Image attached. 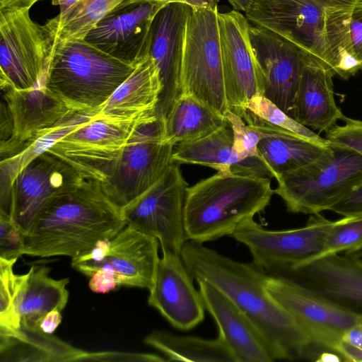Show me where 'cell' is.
<instances>
[{
    "label": "cell",
    "instance_id": "cell-38",
    "mask_svg": "<svg viewBox=\"0 0 362 362\" xmlns=\"http://www.w3.org/2000/svg\"><path fill=\"white\" fill-rule=\"evenodd\" d=\"M225 116L233 132V148L239 158H260L257 147L264 134L249 126L241 117L230 110L227 111Z\"/></svg>",
    "mask_w": 362,
    "mask_h": 362
},
{
    "label": "cell",
    "instance_id": "cell-9",
    "mask_svg": "<svg viewBox=\"0 0 362 362\" xmlns=\"http://www.w3.org/2000/svg\"><path fill=\"white\" fill-rule=\"evenodd\" d=\"M184 40L181 93L194 95L222 114L229 110L223 81L218 10L191 8Z\"/></svg>",
    "mask_w": 362,
    "mask_h": 362
},
{
    "label": "cell",
    "instance_id": "cell-25",
    "mask_svg": "<svg viewBox=\"0 0 362 362\" xmlns=\"http://www.w3.org/2000/svg\"><path fill=\"white\" fill-rule=\"evenodd\" d=\"M162 88L158 68L149 54L96 110L94 117L134 121L154 113Z\"/></svg>",
    "mask_w": 362,
    "mask_h": 362
},
{
    "label": "cell",
    "instance_id": "cell-29",
    "mask_svg": "<svg viewBox=\"0 0 362 362\" xmlns=\"http://www.w3.org/2000/svg\"><path fill=\"white\" fill-rule=\"evenodd\" d=\"M95 115V111L74 112L54 127L41 132L17 153L1 159V214L11 218V188L13 182L19 172L36 157L49 150L62 139L92 119Z\"/></svg>",
    "mask_w": 362,
    "mask_h": 362
},
{
    "label": "cell",
    "instance_id": "cell-41",
    "mask_svg": "<svg viewBox=\"0 0 362 362\" xmlns=\"http://www.w3.org/2000/svg\"><path fill=\"white\" fill-rule=\"evenodd\" d=\"M339 354L344 361L362 362V322L344 332L341 339Z\"/></svg>",
    "mask_w": 362,
    "mask_h": 362
},
{
    "label": "cell",
    "instance_id": "cell-28",
    "mask_svg": "<svg viewBox=\"0 0 362 362\" xmlns=\"http://www.w3.org/2000/svg\"><path fill=\"white\" fill-rule=\"evenodd\" d=\"M47 265H33L25 274H16V305L21 327L39 329L42 318L50 311H62L66 305L69 279H54L49 276Z\"/></svg>",
    "mask_w": 362,
    "mask_h": 362
},
{
    "label": "cell",
    "instance_id": "cell-20",
    "mask_svg": "<svg viewBox=\"0 0 362 362\" xmlns=\"http://www.w3.org/2000/svg\"><path fill=\"white\" fill-rule=\"evenodd\" d=\"M191 7L170 3L156 16L151 27L149 54L158 68L162 91L156 114L165 117L181 93L180 71L185 29Z\"/></svg>",
    "mask_w": 362,
    "mask_h": 362
},
{
    "label": "cell",
    "instance_id": "cell-49",
    "mask_svg": "<svg viewBox=\"0 0 362 362\" xmlns=\"http://www.w3.org/2000/svg\"><path fill=\"white\" fill-rule=\"evenodd\" d=\"M79 0H51L52 4L59 7V16H63Z\"/></svg>",
    "mask_w": 362,
    "mask_h": 362
},
{
    "label": "cell",
    "instance_id": "cell-26",
    "mask_svg": "<svg viewBox=\"0 0 362 362\" xmlns=\"http://www.w3.org/2000/svg\"><path fill=\"white\" fill-rule=\"evenodd\" d=\"M240 117L264 134L258 144V153L274 178L311 163L327 147L274 126L247 109Z\"/></svg>",
    "mask_w": 362,
    "mask_h": 362
},
{
    "label": "cell",
    "instance_id": "cell-46",
    "mask_svg": "<svg viewBox=\"0 0 362 362\" xmlns=\"http://www.w3.org/2000/svg\"><path fill=\"white\" fill-rule=\"evenodd\" d=\"M62 320L61 311L57 310H52L42 318L40 324V328L45 333L52 334L61 323Z\"/></svg>",
    "mask_w": 362,
    "mask_h": 362
},
{
    "label": "cell",
    "instance_id": "cell-44",
    "mask_svg": "<svg viewBox=\"0 0 362 362\" xmlns=\"http://www.w3.org/2000/svg\"><path fill=\"white\" fill-rule=\"evenodd\" d=\"M88 286L93 292L97 293H107L118 287L115 276L101 269L90 277Z\"/></svg>",
    "mask_w": 362,
    "mask_h": 362
},
{
    "label": "cell",
    "instance_id": "cell-4",
    "mask_svg": "<svg viewBox=\"0 0 362 362\" xmlns=\"http://www.w3.org/2000/svg\"><path fill=\"white\" fill-rule=\"evenodd\" d=\"M274 194L270 178L234 173H217L188 187L184 206L188 240L204 243L230 236L264 211Z\"/></svg>",
    "mask_w": 362,
    "mask_h": 362
},
{
    "label": "cell",
    "instance_id": "cell-43",
    "mask_svg": "<svg viewBox=\"0 0 362 362\" xmlns=\"http://www.w3.org/2000/svg\"><path fill=\"white\" fill-rule=\"evenodd\" d=\"M330 211L344 217L362 216V181Z\"/></svg>",
    "mask_w": 362,
    "mask_h": 362
},
{
    "label": "cell",
    "instance_id": "cell-12",
    "mask_svg": "<svg viewBox=\"0 0 362 362\" xmlns=\"http://www.w3.org/2000/svg\"><path fill=\"white\" fill-rule=\"evenodd\" d=\"M264 284L269 294L293 317L313 344L339 354L344 332L362 322L357 315L286 278L265 272Z\"/></svg>",
    "mask_w": 362,
    "mask_h": 362
},
{
    "label": "cell",
    "instance_id": "cell-39",
    "mask_svg": "<svg viewBox=\"0 0 362 362\" xmlns=\"http://www.w3.org/2000/svg\"><path fill=\"white\" fill-rule=\"evenodd\" d=\"M25 233L12 219L0 214V258L17 259L24 255Z\"/></svg>",
    "mask_w": 362,
    "mask_h": 362
},
{
    "label": "cell",
    "instance_id": "cell-42",
    "mask_svg": "<svg viewBox=\"0 0 362 362\" xmlns=\"http://www.w3.org/2000/svg\"><path fill=\"white\" fill-rule=\"evenodd\" d=\"M84 361H166L157 354L148 353H129L121 351L87 352Z\"/></svg>",
    "mask_w": 362,
    "mask_h": 362
},
{
    "label": "cell",
    "instance_id": "cell-36",
    "mask_svg": "<svg viewBox=\"0 0 362 362\" xmlns=\"http://www.w3.org/2000/svg\"><path fill=\"white\" fill-rule=\"evenodd\" d=\"M17 259L0 258V335L12 336L21 329L16 299V279L13 265Z\"/></svg>",
    "mask_w": 362,
    "mask_h": 362
},
{
    "label": "cell",
    "instance_id": "cell-10",
    "mask_svg": "<svg viewBox=\"0 0 362 362\" xmlns=\"http://www.w3.org/2000/svg\"><path fill=\"white\" fill-rule=\"evenodd\" d=\"M173 162L148 189L122 208L126 226L155 238L161 250L181 254L188 240L184 221L187 183Z\"/></svg>",
    "mask_w": 362,
    "mask_h": 362
},
{
    "label": "cell",
    "instance_id": "cell-31",
    "mask_svg": "<svg viewBox=\"0 0 362 362\" xmlns=\"http://www.w3.org/2000/svg\"><path fill=\"white\" fill-rule=\"evenodd\" d=\"M87 351L39 329L21 327L12 336L0 335V361H78Z\"/></svg>",
    "mask_w": 362,
    "mask_h": 362
},
{
    "label": "cell",
    "instance_id": "cell-22",
    "mask_svg": "<svg viewBox=\"0 0 362 362\" xmlns=\"http://www.w3.org/2000/svg\"><path fill=\"white\" fill-rule=\"evenodd\" d=\"M205 309L218 328V337L226 344L236 362L275 361L265 337L228 297L205 281H197Z\"/></svg>",
    "mask_w": 362,
    "mask_h": 362
},
{
    "label": "cell",
    "instance_id": "cell-17",
    "mask_svg": "<svg viewBox=\"0 0 362 362\" xmlns=\"http://www.w3.org/2000/svg\"><path fill=\"white\" fill-rule=\"evenodd\" d=\"M248 31L264 76L263 95L292 117L300 79L311 55L264 27L249 24Z\"/></svg>",
    "mask_w": 362,
    "mask_h": 362
},
{
    "label": "cell",
    "instance_id": "cell-14",
    "mask_svg": "<svg viewBox=\"0 0 362 362\" xmlns=\"http://www.w3.org/2000/svg\"><path fill=\"white\" fill-rule=\"evenodd\" d=\"M167 4L165 0H125L100 20L84 40L136 66L149 55L153 21Z\"/></svg>",
    "mask_w": 362,
    "mask_h": 362
},
{
    "label": "cell",
    "instance_id": "cell-19",
    "mask_svg": "<svg viewBox=\"0 0 362 362\" xmlns=\"http://www.w3.org/2000/svg\"><path fill=\"white\" fill-rule=\"evenodd\" d=\"M148 303L174 327L189 330L204 318L205 307L199 289L181 254L162 250Z\"/></svg>",
    "mask_w": 362,
    "mask_h": 362
},
{
    "label": "cell",
    "instance_id": "cell-48",
    "mask_svg": "<svg viewBox=\"0 0 362 362\" xmlns=\"http://www.w3.org/2000/svg\"><path fill=\"white\" fill-rule=\"evenodd\" d=\"M167 4L182 3L189 6L192 8H218V3L220 0H165Z\"/></svg>",
    "mask_w": 362,
    "mask_h": 362
},
{
    "label": "cell",
    "instance_id": "cell-27",
    "mask_svg": "<svg viewBox=\"0 0 362 362\" xmlns=\"http://www.w3.org/2000/svg\"><path fill=\"white\" fill-rule=\"evenodd\" d=\"M325 42L334 74L348 79L362 69V1L326 13Z\"/></svg>",
    "mask_w": 362,
    "mask_h": 362
},
{
    "label": "cell",
    "instance_id": "cell-35",
    "mask_svg": "<svg viewBox=\"0 0 362 362\" xmlns=\"http://www.w3.org/2000/svg\"><path fill=\"white\" fill-rule=\"evenodd\" d=\"M245 109L274 126L283 128L316 144L324 146H327L330 144L326 138H322L312 129L300 124L263 95L253 96Z\"/></svg>",
    "mask_w": 362,
    "mask_h": 362
},
{
    "label": "cell",
    "instance_id": "cell-11",
    "mask_svg": "<svg viewBox=\"0 0 362 362\" xmlns=\"http://www.w3.org/2000/svg\"><path fill=\"white\" fill-rule=\"evenodd\" d=\"M336 221L312 215L301 228L273 230L250 218L230 236L250 250L254 264L267 274L317 257Z\"/></svg>",
    "mask_w": 362,
    "mask_h": 362
},
{
    "label": "cell",
    "instance_id": "cell-47",
    "mask_svg": "<svg viewBox=\"0 0 362 362\" xmlns=\"http://www.w3.org/2000/svg\"><path fill=\"white\" fill-rule=\"evenodd\" d=\"M41 0H0V10H29Z\"/></svg>",
    "mask_w": 362,
    "mask_h": 362
},
{
    "label": "cell",
    "instance_id": "cell-34",
    "mask_svg": "<svg viewBox=\"0 0 362 362\" xmlns=\"http://www.w3.org/2000/svg\"><path fill=\"white\" fill-rule=\"evenodd\" d=\"M125 0H79L54 18L56 40H83L95 24Z\"/></svg>",
    "mask_w": 362,
    "mask_h": 362
},
{
    "label": "cell",
    "instance_id": "cell-32",
    "mask_svg": "<svg viewBox=\"0 0 362 362\" xmlns=\"http://www.w3.org/2000/svg\"><path fill=\"white\" fill-rule=\"evenodd\" d=\"M144 342L161 352L167 361L236 362L223 340L175 334L165 330H154Z\"/></svg>",
    "mask_w": 362,
    "mask_h": 362
},
{
    "label": "cell",
    "instance_id": "cell-50",
    "mask_svg": "<svg viewBox=\"0 0 362 362\" xmlns=\"http://www.w3.org/2000/svg\"><path fill=\"white\" fill-rule=\"evenodd\" d=\"M315 361L317 362H339L344 360L342 357L336 352L325 351L321 353Z\"/></svg>",
    "mask_w": 362,
    "mask_h": 362
},
{
    "label": "cell",
    "instance_id": "cell-2",
    "mask_svg": "<svg viewBox=\"0 0 362 362\" xmlns=\"http://www.w3.org/2000/svg\"><path fill=\"white\" fill-rule=\"evenodd\" d=\"M126 226L122 208L93 181L52 198L25 235L24 255L71 259L89 253L100 240L112 239Z\"/></svg>",
    "mask_w": 362,
    "mask_h": 362
},
{
    "label": "cell",
    "instance_id": "cell-13",
    "mask_svg": "<svg viewBox=\"0 0 362 362\" xmlns=\"http://www.w3.org/2000/svg\"><path fill=\"white\" fill-rule=\"evenodd\" d=\"M218 21L226 97L229 110L239 116L253 96L264 94V76L245 15L233 9L218 13Z\"/></svg>",
    "mask_w": 362,
    "mask_h": 362
},
{
    "label": "cell",
    "instance_id": "cell-7",
    "mask_svg": "<svg viewBox=\"0 0 362 362\" xmlns=\"http://www.w3.org/2000/svg\"><path fill=\"white\" fill-rule=\"evenodd\" d=\"M249 22L293 42L329 66L325 42L326 13L360 0H228Z\"/></svg>",
    "mask_w": 362,
    "mask_h": 362
},
{
    "label": "cell",
    "instance_id": "cell-5",
    "mask_svg": "<svg viewBox=\"0 0 362 362\" xmlns=\"http://www.w3.org/2000/svg\"><path fill=\"white\" fill-rule=\"evenodd\" d=\"M136 66L112 57L84 39L55 40L41 83L71 110L95 111Z\"/></svg>",
    "mask_w": 362,
    "mask_h": 362
},
{
    "label": "cell",
    "instance_id": "cell-23",
    "mask_svg": "<svg viewBox=\"0 0 362 362\" xmlns=\"http://www.w3.org/2000/svg\"><path fill=\"white\" fill-rule=\"evenodd\" d=\"M333 71L310 56L296 92L292 117L319 132H327L344 115L334 95Z\"/></svg>",
    "mask_w": 362,
    "mask_h": 362
},
{
    "label": "cell",
    "instance_id": "cell-45",
    "mask_svg": "<svg viewBox=\"0 0 362 362\" xmlns=\"http://www.w3.org/2000/svg\"><path fill=\"white\" fill-rule=\"evenodd\" d=\"M1 142L8 141L12 136L13 124L11 116L6 103H1Z\"/></svg>",
    "mask_w": 362,
    "mask_h": 362
},
{
    "label": "cell",
    "instance_id": "cell-18",
    "mask_svg": "<svg viewBox=\"0 0 362 362\" xmlns=\"http://www.w3.org/2000/svg\"><path fill=\"white\" fill-rule=\"evenodd\" d=\"M158 239L126 226L110 240L106 257L100 262L71 261V265L86 276L98 270L112 274L118 287L153 286L160 257Z\"/></svg>",
    "mask_w": 362,
    "mask_h": 362
},
{
    "label": "cell",
    "instance_id": "cell-15",
    "mask_svg": "<svg viewBox=\"0 0 362 362\" xmlns=\"http://www.w3.org/2000/svg\"><path fill=\"white\" fill-rule=\"evenodd\" d=\"M272 274L299 284L362 320L361 259L334 253L284 268Z\"/></svg>",
    "mask_w": 362,
    "mask_h": 362
},
{
    "label": "cell",
    "instance_id": "cell-6",
    "mask_svg": "<svg viewBox=\"0 0 362 362\" xmlns=\"http://www.w3.org/2000/svg\"><path fill=\"white\" fill-rule=\"evenodd\" d=\"M276 180L274 193L288 211L320 214L330 211L362 181V154L330 143L313 161Z\"/></svg>",
    "mask_w": 362,
    "mask_h": 362
},
{
    "label": "cell",
    "instance_id": "cell-16",
    "mask_svg": "<svg viewBox=\"0 0 362 362\" xmlns=\"http://www.w3.org/2000/svg\"><path fill=\"white\" fill-rule=\"evenodd\" d=\"M83 178L68 163L46 151L23 168L11 188V218L25 235L42 209Z\"/></svg>",
    "mask_w": 362,
    "mask_h": 362
},
{
    "label": "cell",
    "instance_id": "cell-3",
    "mask_svg": "<svg viewBox=\"0 0 362 362\" xmlns=\"http://www.w3.org/2000/svg\"><path fill=\"white\" fill-rule=\"evenodd\" d=\"M164 134L165 117L153 113L135 125L121 148L48 151L96 183L122 208L153 186L173 162V146L165 142Z\"/></svg>",
    "mask_w": 362,
    "mask_h": 362
},
{
    "label": "cell",
    "instance_id": "cell-21",
    "mask_svg": "<svg viewBox=\"0 0 362 362\" xmlns=\"http://www.w3.org/2000/svg\"><path fill=\"white\" fill-rule=\"evenodd\" d=\"M10 112L11 138L0 143L1 159L19 152L41 132L54 127L74 112L51 93L42 83L32 88L1 89Z\"/></svg>",
    "mask_w": 362,
    "mask_h": 362
},
{
    "label": "cell",
    "instance_id": "cell-37",
    "mask_svg": "<svg viewBox=\"0 0 362 362\" xmlns=\"http://www.w3.org/2000/svg\"><path fill=\"white\" fill-rule=\"evenodd\" d=\"M361 245H362V216L344 217L335 221L327 235L325 247L317 257L342 253Z\"/></svg>",
    "mask_w": 362,
    "mask_h": 362
},
{
    "label": "cell",
    "instance_id": "cell-24",
    "mask_svg": "<svg viewBox=\"0 0 362 362\" xmlns=\"http://www.w3.org/2000/svg\"><path fill=\"white\" fill-rule=\"evenodd\" d=\"M233 136L230 126L218 129L197 140L173 146V160L178 164H196L221 173L271 177L272 174L259 157L241 160L233 148Z\"/></svg>",
    "mask_w": 362,
    "mask_h": 362
},
{
    "label": "cell",
    "instance_id": "cell-1",
    "mask_svg": "<svg viewBox=\"0 0 362 362\" xmlns=\"http://www.w3.org/2000/svg\"><path fill=\"white\" fill-rule=\"evenodd\" d=\"M181 256L194 280L212 284L256 325L276 360L303 358L313 345L293 317L269 294L265 272L254 262L233 260L204 243L187 240Z\"/></svg>",
    "mask_w": 362,
    "mask_h": 362
},
{
    "label": "cell",
    "instance_id": "cell-40",
    "mask_svg": "<svg viewBox=\"0 0 362 362\" xmlns=\"http://www.w3.org/2000/svg\"><path fill=\"white\" fill-rule=\"evenodd\" d=\"M344 125L335 124L326 132L330 143L351 148L362 154V120L344 116Z\"/></svg>",
    "mask_w": 362,
    "mask_h": 362
},
{
    "label": "cell",
    "instance_id": "cell-33",
    "mask_svg": "<svg viewBox=\"0 0 362 362\" xmlns=\"http://www.w3.org/2000/svg\"><path fill=\"white\" fill-rule=\"evenodd\" d=\"M144 117L134 121L93 117L62 139L49 150L121 148L128 142L135 125Z\"/></svg>",
    "mask_w": 362,
    "mask_h": 362
},
{
    "label": "cell",
    "instance_id": "cell-8",
    "mask_svg": "<svg viewBox=\"0 0 362 362\" xmlns=\"http://www.w3.org/2000/svg\"><path fill=\"white\" fill-rule=\"evenodd\" d=\"M55 40L51 19L41 25L32 20L29 10H0L1 88L40 85Z\"/></svg>",
    "mask_w": 362,
    "mask_h": 362
},
{
    "label": "cell",
    "instance_id": "cell-51",
    "mask_svg": "<svg viewBox=\"0 0 362 362\" xmlns=\"http://www.w3.org/2000/svg\"><path fill=\"white\" fill-rule=\"evenodd\" d=\"M361 1H362V0H360Z\"/></svg>",
    "mask_w": 362,
    "mask_h": 362
},
{
    "label": "cell",
    "instance_id": "cell-30",
    "mask_svg": "<svg viewBox=\"0 0 362 362\" xmlns=\"http://www.w3.org/2000/svg\"><path fill=\"white\" fill-rule=\"evenodd\" d=\"M227 126L225 115L194 95L181 93L165 117L164 141L174 146Z\"/></svg>",
    "mask_w": 362,
    "mask_h": 362
}]
</instances>
